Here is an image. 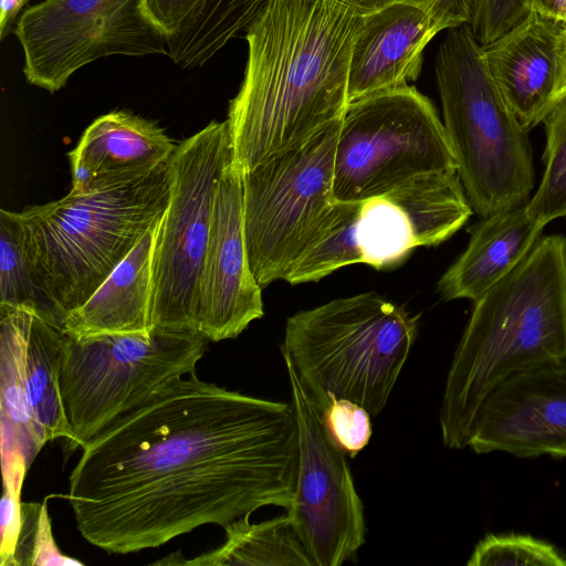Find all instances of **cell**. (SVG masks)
<instances>
[{
    "instance_id": "5",
    "label": "cell",
    "mask_w": 566,
    "mask_h": 566,
    "mask_svg": "<svg viewBox=\"0 0 566 566\" xmlns=\"http://www.w3.org/2000/svg\"><path fill=\"white\" fill-rule=\"evenodd\" d=\"M417 318L374 293L332 300L286 319L282 356L321 413L335 399L371 417L386 407L417 337Z\"/></svg>"
},
{
    "instance_id": "28",
    "label": "cell",
    "mask_w": 566,
    "mask_h": 566,
    "mask_svg": "<svg viewBox=\"0 0 566 566\" xmlns=\"http://www.w3.org/2000/svg\"><path fill=\"white\" fill-rule=\"evenodd\" d=\"M29 464L18 451L2 452L1 565H12L21 527L20 492Z\"/></svg>"
},
{
    "instance_id": "26",
    "label": "cell",
    "mask_w": 566,
    "mask_h": 566,
    "mask_svg": "<svg viewBox=\"0 0 566 566\" xmlns=\"http://www.w3.org/2000/svg\"><path fill=\"white\" fill-rule=\"evenodd\" d=\"M546 133L544 174L534 196L525 203L531 218L545 227L566 217V95L543 120Z\"/></svg>"
},
{
    "instance_id": "32",
    "label": "cell",
    "mask_w": 566,
    "mask_h": 566,
    "mask_svg": "<svg viewBox=\"0 0 566 566\" xmlns=\"http://www.w3.org/2000/svg\"><path fill=\"white\" fill-rule=\"evenodd\" d=\"M200 0H145L153 20L167 38L178 31ZM168 40V39H167Z\"/></svg>"
},
{
    "instance_id": "37",
    "label": "cell",
    "mask_w": 566,
    "mask_h": 566,
    "mask_svg": "<svg viewBox=\"0 0 566 566\" xmlns=\"http://www.w3.org/2000/svg\"><path fill=\"white\" fill-rule=\"evenodd\" d=\"M559 23L564 29H566V0H562Z\"/></svg>"
},
{
    "instance_id": "35",
    "label": "cell",
    "mask_w": 566,
    "mask_h": 566,
    "mask_svg": "<svg viewBox=\"0 0 566 566\" xmlns=\"http://www.w3.org/2000/svg\"><path fill=\"white\" fill-rule=\"evenodd\" d=\"M562 0H531L532 11L559 22Z\"/></svg>"
},
{
    "instance_id": "27",
    "label": "cell",
    "mask_w": 566,
    "mask_h": 566,
    "mask_svg": "<svg viewBox=\"0 0 566 566\" xmlns=\"http://www.w3.org/2000/svg\"><path fill=\"white\" fill-rule=\"evenodd\" d=\"M468 566H565L552 544L523 534H489L474 547Z\"/></svg>"
},
{
    "instance_id": "30",
    "label": "cell",
    "mask_w": 566,
    "mask_h": 566,
    "mask_svg": "<svg viewBox=\"0 0 566 566\" xmlns=\"http://www.w3.org/2000/svg\"><path fill=\"white\" fill-rule=\"evenodd\" d=\"M532 12L531 0H473L469 25L481 46H485Z\"/></svg>"
},
{
    "instance_id": "18",
    "label": "cell",
    "mask_w": 566,
    "mask_h": 566,
    "mask_svg": "<svg viewBox=\"0 0 566 566\" xmlns=\"http://www.w3.org/2000/svg\"><path fill=\"white\" fill-rule=\"evenodd\" d=\"M440 31L428 12L412 4L366 12L350 55L349 103L416 81L423 50Z\"/></svg>"
},
{
    "instance_id": "12",
    "label": "cell",
    "mask_w": 566,
    "mask_h": 566,
    "mask_svg": "<svg viewBox=\"0 0 566 566\" xmlns=\"http://www.w3.org/2000/svg\"><path fill=\"white\" fill-rule=\"evenodd\" d=\"M298 432V464L287 515L314 566H339L366 541L363 502L346 454L334 441L291 361L283 357Z\"/></svg>"
},
{
    "instance_id": "36",
    "label": "cell",
    "mask_w": 566,
    "mask_h": 566,
    "mask_svg": "<svg viewBox=\"0 0 566 566\" xmlns=\"http://www.w3.org/2000/svg\"><path fill=\"white\" fill-rule=\"evenodd\" d=\"M566 95V29L563 28L560 44L559 78L555 103Z\"/></svg>"
},
{
    "instance_id": "10",
    "label": "cell",
    "mask_w": 566,
    "mask_h": 566,
    "mask_svg": "<svg viewBox=\"0 0 566 566\" xmlns=\"http://www.w3.org/2000/svg\"><path fill=\"white\" fill-rule=\"evenodd\" d=\"M231 160L227 120H212L177 144L167 161L170 197L154 253L151 328L197 331L217 187Z\"/></svg>"
},
{
    "instance_id": "21",
    "label": "cell",
    "mask_w": 566,
    "mask_h": 566,
    "mask_svg": "<svg viewBox=\"0 0 566 566\" xmlns=\"http://www.w3.org/2000/svg\"><path fill=\"white\" fill-rule=\"evenodd\" d=\"M543 229L525 205L484 218L473 228L465 250L440 277L442 298H480L528 255Z\"/></svg>"
},
{
    "instance_id": "22",
    "label": "cell",
    "mask_w": 566,
    "mask_h": 566,
    "mask_svg": "<svg viewBox=\"0 0 566 566\" xmlns=\"http://www.w3.org/2000/svg\"><path fill=\"white\" fill-rule=\"evenodd\" d=\"M226 542L185 565L314 566L287 515L251 524L240 518L227 527Z\"/></svg>"
},
{
    "instance_id": "11",
    "label": "cell",
    "mask_w": 566,
    "mask_h": 566,
    "mask_svg": "<svg viewBox=\"0 0 566 566\" xmlns=\"http://www.w3.org/2000/svg\"><path fill=\"white\" fill-rule=\"evenodd\" d=\"M27 82L53 94L80 69L111 55L167 54V35L145 0H44L13 30Z\"/></svg>"
},
{
    "instance_id": "14",
    "label": "cell",
    "mask_w": 566,
    "mask_h": 566,
    "mask_svg": "<svg viewBox=\"0 0 566 566\" xmlns=\"http://www.w3.org/2000/svg\"><path fill=\"white\" fill-rule=\"evenodd\" d=\"M472 212L458 171L422 175L360 201L355 220L360 263L378 270L399 264L415 248L448 240Z\"/></svg>"
},
{
    "instance_id": "19",
    "label": "cell",
    "mask_w": 566,
    "mask_h": 566,
    "mask_svg": "<svg viewBox=\"0 0 566 566\" xmlns=\"http://www.w3.org/2000/svg\"><path fill=\"white\" fill-rule=\"evenodd\" d=\"M174 140L156 123L126 111L104 114L88 125L67 153L72 191L145 176L170 158Z\"/></svg>"
},
{
    "instance_id": "8",
    "label": "cell",
    "mask_w": 566,
    "mask_h": 566,
    "mask_svg": "<svg viewBox=\"0 0 566 566\" xmlns=\"http://www.w3.org/2000/svg\"><path fill=\"white\" fill-rule=\"evenodd\" d=\"M458 171L432 102L406 85L348 104L337 138L333 195L364 201L422 175Z\"/></svg>"
},
{
    "instance_id": "29",
    "label": "cell",
    "mask_w": 566,
    "mask_h": 566,
    "mask_svg": "<svg viewBox=\"0 0 566 566\" xmlns=\"http://www.w3.org/2000/svg\"><path fill=\"white\" fill-rule=\"evenodd\" d=\"M327 430L342 451L355 458L371 437V416L357 403L335 399L322 412Z\"/></svg>"
},
{
    "instance_id": "23",
    "label": "cell",
    "mask_w": 566,
    "mask_h": 566,
    "mask_svg": "<svg viewBox=\"0 0 566 566\" xmlns=\"http://www.w3.org/2000/svg\"><path fill=\"white\" fill-rule=\"evenodd\" d=\"M269 0H200L167 40V55L182 69L203 65L252 24Z\"/></svg>"
},
{
    "instance_id": "20",
    "label": "cell",
    "mask_w": 566,
    "mask_h": 566,
    "mask_svg": "<svg viewBox=\"0 0 566 566\" xmlns=\"http://www.w3.org/2000/svg\"><path fill=\"white\" fill-rule=\"evenodd\" d=\"M163 217L91 297L63 319L61 326L67 336L148 333L151 329L153 264Z\"/></svg>"
},
{
    "instance_id": "33",
    "label": "cell",
    "mask_w": 566,
    "mask_h": 566,
    "mask_svg": "<svg viewBox=\"0 0 566 566\" xmlns=\"http://www.w3.org/2000/svg\"><path fill=\"white\" fill-rule=\"evenodd\" d=\"M32 565H82L81 562L63 555L53 538L46 504H43L39 531L34 544Z\"/></svg>"
},
{
    "instance_id": "17",
    "label": "cell",
    "mask_w": 566,
    "mask_h": 566,
    "mask_svg": "<svg viewBox=\"0 0 566 566\" xmlns=\"http://www.w3.org/2000/svg\"><path fill=\"white\" fill-rule=\"evenodd\" d=\"M563 27L532 12L482 46L489 71L526 132L543 123L555 105Z\"/></svg>"
},
{
    "instance_id": "15",
    "label": "cell",
    "mask_w": 566,
    "mask_h": 566,
    "mask_svg": "<svg viewBox=\"0 0 566 566\" xmlns=\"http://www.w3.org/2000/svg\"><path fill=\"white\" fill-rule=\"evenodd\" d=\"M264 314L244 234L242 176L232 160L216 192L198 287L197 331L209 342L238 337Z\"/></svg>"
},
{
    "instance_id": "9",
    "label": "cell",
    "mask_w": 566,
    "mask_h": 566,
    "mask_svg": "<svg viewBox=\"0 0 566 566\" xmlns=\"http://www.w3.org/2000/svg\"><path fill=\"white\" fill-rule=\"evenodd\" d=\"M340 120L241 175L248 256L261 287L285 280L332 212Z\"/></svg>"
},
{
    "instance_id": "34",
    "label": "cell",
    "mask_w": 566,
    "mask_h": 566,
    "mask_svg": "<svg viewBox=\"0 0 566 566\" xmlns=\"http://www.w3.org/2000/svg\"><path fill=\"white\" fill-rule=\"evenodd\" d=\"M30 0H0V40L12 31Z\"/></svg>"
},
{
    "instance_id": "24",
    "label": "cell",
    "mask_w": 566,
    "mask_h": 566,
    "mask_svg": "<svg viewBox=\"0 0 566 566\" xmlns=\"http://www.w3.org/2000/svg\"><path fill=\"white\" fill-rule=\"evenodd\" d=\"M360 201H336L310 247L285 277L290 284L317 282L346 265L360 263L355 220Z\"/></svg>"
},
{
    "instance_id": "25",
    "label": "cell",
    "mask_w": 566,
    "mask_h": 566,
    "mask_svg": "<svg viewBox=\"0 0 566 566\" xmlns=\"http://www.w3.org/2000/svg\"><path fill=\"white\" fill-rule=\"evenodd\" d=\"M0 304L31 306L57 324L28 256L20 213L0 210Z\"/></svg>"
},
{
    "instance_id": "2",
    "label": "cell",
    "mask_w": 566,
    "mask_h": 566,
    "mask_svg": "<svg viewBox=\"0 0 566 566\" xmlns=\"http://www.w3.org/2000/svg\"><path fill=\"white\" fill-rule=\"evenodd\" d=\"M365 13L348 0H269L247 29L244 76L226 119L241 175L343 118Z\"/></svg>"
},
{
    "instance_id": "6",
    "label": "cell",
    "mask_w": 566,
    "mask_h": 566,
    "mask_svg": "<svg viewBox=\"0 0 566 566\" xmlns=\"http://www.w3.org/2000/svg\"><path fill=\"white\" fill-rule=\"evenodd\" d=\"M434 70L442 122L473 211L484 219L525 205L535 181L528 132L495 84L469 24L448 30Z\"/></svg>"
},
{
    "instance_id": "31",
    "label": "cell",
    "mask_w": 566,
    "mask_h": 566,
    "mask_svg": "<svg viewBox=\"0 0 566 566\" xmlns=\"http://www.w3.org/2000/svg\"><path fill=\"white\" fill-rule=\"evenodd\" d=\"M364 12H371L395 3L419 7L430 14L440 30L470 24L473 0H348Z\"/></svg>"
},
{
    "instance_id": "3",
    "label": "cell",
    "mask_w": 566,
    "mask_h": 566,
    "mask_svg": "<svg viewBox=\"0 0 566 566\" xmlns=\"http://www.w3.org/2000/svg\"><path fill=\"white\" fill-rule=\"evenodd\" d=\"M453 354L439 413L444 447L468 448L485 399L512 377L566 361V238L538 240L473 302Z\"/></svg>"
},
{
    "instance_id": "16",
    "label": "cell",
    "mask_w": 566,
    "mask_h": 566,
    "mask_svg": "<svg viewBox=\"0 0 566 566\" xmlns=\"http://www.w3.org/2000/svg\"><path fill=\"white\" fill-rule=\"evenodd\" d=\"M468 448L527 459L566 458V361L516 375L481 406Z\"/></svg>"
},
{
    "instance_id": "13",
    "label": "cell",
    "mask_w": 566,
    "mask_h": 566,
    "mask_svg": "<svg viewBox=\"0 0 566 566\" xmlns=\"http://www.w3.org/2000/svg\"><path fill=\"white\" fill-rule=\"evenodd\" d=\"M65 337L40 311L0 304L2 451L29 465L49 441L71 434L59 387Z\"/></svg>"
},
{
    "instance_id": "4",
    "label": "cell",
    "mask_w": 566,
    "mask_h": 566,
    "mask_svg": "<svg viewBox=\"0 0 566 566\" xmlns=\"http://www.w3.org/2000/svg\"><path fill=\"white\" fill-rule=\"evenodd\" d=\"M169 197L165 163L139 178L71 190L19 212L35 281L60 325L164 216Z\"/></svg>"
},
{
    "instance_id": "7",
    "label": "cell",
    "mask_w": 566,
    "mask_h": 566,
    "mask_svg": "<svg viewBox=\"0 0 566 566\" xmlns=\"http://www.w3.org/2000/svg\"><path fill=\"white\" fill-rule=\"evenodd\" d=\"M209 339L197 331L65 337L59 387L73 452L154 394L192 371Z\"/></svg>"
},
{
    "instance_id": "1",
    "label": "cell",
    "mask_w": 566,
    "mask_h": 566,
    "mask_svg": "<svg viewBox=\"0 0 566 566\" xmlns=\"http://www.w3.org/2000/svg\"><path fill=\"white\" fill-rule=\"evenodd\" d=\"M298 464L292 403L231 391L196 371L82 448L65 494L90 544L129 554L199 526L289 510Z\"/></svg>"
}]
</instances>
